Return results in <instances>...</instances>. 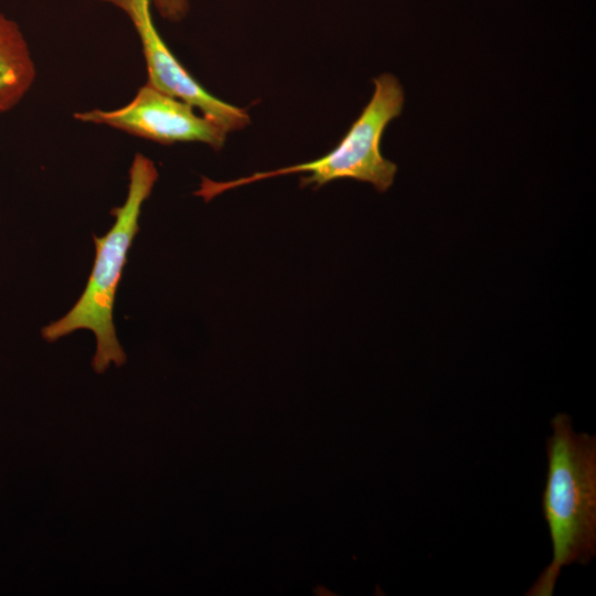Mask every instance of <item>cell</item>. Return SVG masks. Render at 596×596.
Returning <instances> with one entry per match:
<instances>
[{
	"label": "cell",
	"instance_id": "6da1fadb",
	"mask_svg": "<svg viewBox=\"0 0 596 596\" xmlns=\"http://www.w3.org/2000/svg\"><path fill=\"white\" fill-rule=\"evenodd\" d=\"M551 426L542 510L553 557L528 596H552L564 566L586 565L596 553V437L576 433L567 414L555 415Z\"/></svg>",
	"mask_w": 596,
	"mask_h": 596
},
{
	"label": "cell",
	"instance_id": "7a4b0ae2",
	"mask_svg": "<svg viewBox=\"0 0 596 596\" xmlns=\"http://www.w3.org/2000/svg\"><path fill=\"white\" fill-rule=\"evenodd\" d=\"M158 177L155 162L137 152L128 171L126 199L110 211L113 226L103 236L93 235L95 259L82 295L63 317L41 329L42 338L50 343L77 330L92 331L96 339L92 366L96 373H104L111 363L121 366L127 360L116 334L114 304L128 252L139 232L142 205Z\"/></svg>",
	"mask_w": 596,
	"mask_h": 596
},
{
	"label": "cell",
	"instance_id": "3957f363",
	"mask_svg": "<svg viewBox=\"0 0 596 596\" xmlns=\"http://www.w3.org/2000/svg\"><path fill=\"white\" fill-rule=\"evenodd\" d=\"M374 92L340 142L324 156L299 164H292L231 181H213L202 177L194 195L205 202L216 195L260 180L295 173H308L300 178V187L313 189L338 180L353 179L371 183L376 191L385 192L394 181L397 166L384 158L381 140L387 125L398 117L404 105V91L392 74L373 79Z\"/></svg>",
	"mask_w": 596,
	"mask_h": 596
},
{
	"label": "cell",
	"instance_id": "277c9868",
	"mask_svg": "<svg viewBox=\"0 0 596 596\" xmlns=\"http://www.w3.org/2000/svg\"><path fill=\"white\" fill-rule=\"evenodd\" d=\"M77 121L107 126L128 135L158 142H202L220 150L227 132L190 104L146 83L123 107L76 111Z\"/></svg>",
	"mask_w": 596,
	"mask_h": 596
},
{
	"label": "cell",
	"instance_id": "5b68a950",
	"mask_svg": "<svg viewBox=\"0 0 596 596\" xmlns=\"http://www.w3.org/2000/svg\"><path fill=\"white\" fill-rule=\"evenodd\" d=\"M102 1L119 8L130 19L141 43L147 83L198 108L227 134L243 129L251 123L246 109L213 96L179 62L155 25L151 0Z\"/></svg>",
	"mask_w": 596,
	"mask_h": 596
},
{
	"label": "cell",
	"instance_id": "8992f818",
	"mask_svg": "<svg viewBox=\"0 0 596 596\" xmlns=\"http://www.w3.org/2000/svg\"><path fill=\"white\" fill-rule=\"evenodd\" d=\"M36 76L30 46L20 26L0 13V115L14 108Z\"/></svg>",
	"mask_w": 596,
	"mask_h": 596
},
{
	"label": "cell",
	"instance_id": "52a82bcc",
	"mask_svg": "<svg viewBox=\"0 0 596 596\" xmlns=\"http://www.w3.org/2000/svg\"><path fill=\"white\" fill-rule=\"evenodd\" d=\"M161 17L169 21H180L189 10L188 0H151Z\"/></svg>",
	"mask_w": 596,
	"mask_h": 596
}]
</instances>
